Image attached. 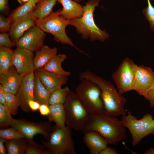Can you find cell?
I'll use <instances>...</instances> for the list:
<instances>
[{
  "label": "cell",
  "mask_w": 154,
  "mask_h": 154,
  "mask_svg": "<svg viewBox=\"0 0 154 154\" xmlns=\"http://www.w3.org/2000/svg\"><path fill=\"white\" fill-rule=\"evenodd\" d=\"M57 2V0H41L32 12L37 19L44 18L53 12V8Z\"/></svg>",
  "instance_id": "d4e9b609"
},
{
  "label": "cell",
  "mask_w": 154,
  "mask_h": 154,
  "mask_svg": "<svg viewBox=\"0 0 154 154\" xmlns=\"http://www.w3.org/2000/svg\"><path fill=\"white\" fill-rule=\"evenodd\" d=\"M145 154H154V148H150L148 149L144 153Z\"/></svg>",
  "instance_id": "7bdbcfd3"
},
{
  "label": "cell",
  "mask_w": 154,
  "mask_h": 154,
  "mask_svg": "<svg viewBox=\"0 0 154 154\" xmlns=\"http://www.w3.org/2000/svg\"><path fill=\"white\" fill-rule=\"evenodd\" d=\"M148 5L143 11V15L149 21L150 29L152 31L154 29V7L151 4L150 0H147Z\"/></svg>",
  "instance_id": "d6a6232c"
},
{
  "label": "cell",
  "mask_w": 154,
  "mask_h": 154,
  "mask_svg": "<svg viewBox=\"0 0 154 154\" xmlns=\"http://www.w3.org/2000/svg\"><path fill=\"white\" fill-rule=\"evenodd\" d=\"M66 125L78 131L83 132L90 114L76 92L70 91L64 104Z\"/></svg>",
  "instance_id": "5b68a950"
},
{
  "label": "cell",
  "mask_w": 154,
  "mask_h": 154,
  "mask_svg": "<svg viewBox=\"0 0 154 154\" xmlns=\"http://www.w3.org/2000/svg\"><path fill=\"white\" fill-rule=\"evenodd\" d=\"M145 98L149 101L151 108L154 107V83L147 92Z\"/></svg>",
  "instance_id": "8d00e7d4"
},
{
  "label": "cell",
  "mask_w": 154,
  "mask_h": 154,
  "mask_svg": "<svg viewBox=\"0 0 154 154\" xmlns=\"http://www.w3.org/2000/svg\"><path fill=\"white\" fill-rule=\"evenodd\" d=\"M60 9L52 12L44 18L37 19L36 25L45 32L53 35L54 39L57 42L69 44L84 53L74 44L67 35L65 29L66 26L69 25V19L60 15Z\"/></svg>",
  "instance_id": "52a82bcc"
},
{
  "label": "cell",
  "mask_w": 154,
  "mask_h": 154,
  "mask_svg": "<svg viewBox=\"0 0 154 154\" xmlns=\"http://www.w3.org/2000/svg\"><path fill=\"white\" fill-rule=\"evenodd\" d=\"M34 83L35 72H33L24 76L15 94L19 107L24 112H29L31 110L27 102L30 100H35Z\"/></svg>",
  "instance_id": "7c38bea8"
},
{
  "label": "cell",
  "mask_w": 154,
  "mask_h": 154,
  "mask_svg": "<svg viewBox=\"0 0 154 154\" xmlns=\"http://www.w3.org/2000/svg\"><path fill=\"white\" fill-rule=\"evenodd\" d=\"M121 120L131 134L133 147L147 135L151 134L154 135V119L150 114H145L142 118L138 119L129 111L127 115L122 116Z\"/></svg>",
  "instance_id": "ba28073f"
},
{
  "label": "cell",
  "mask_w": 154,
  "mask_h": 154,
  "mask_svg": "<svg viewBox=\"0 0 154 154\" xmlns=\"http://www.w3.org/2000/svg\"><path fill=\"white\" fill-rule=\"evenodd\" d=\"M27 103L29 107L33 111H36L38 110L40 106V104L35 100H30Z\"/></svg>",
  "instance_id": "f35d334b"
},
{
  "label": "cell",
  "mask_w": 154,
  "mask_h": 154,
  "mask_svg": "<svg viewBox=\"0 0 154 154\" xmlns=\"http://www.w3.org/2000/svg\"><path fill=\"white\" fill-rule=\"evenodd\" d=\"M12 24L8 21L5 15L1 14L0 15V32L5 33L10 31Z\"/></svg>",
  "instance_id": "e575fe53"
},
{
  "label": "cell",
  "mask_w": 154,
  "mask_h": 154,
  "mask_svg": "<svg viewBox=\"0 0 154 154\" xmlns=\"http://www.w3.org/2000/svg\"><path fill=\"white\" fill-rule=\"evenodd\" d=\"M35 83L34 95L35 100L40 105L46 104L49 106L48 100L51 92L48 91L35 72Z\"/></svg>",
  "instance_id": "cb8c5ba5"
},
{
  "label": "cell",
  "mask_w": 154,
  "mask_h": 154,
  "mask_svg": "<svg viewBox=\"0 0 154 154\" xmlns=\"http://www.w3.org/2000/svg\"><path fill=\"white\" fill-rule=\"evenodd\" d=\"M99 2V0H89L83 6L84 12L82 17L69 19V25L74 27L83 39L104 42L109 37V34L100 29L94 21V12Z\"/></svg>",
  "instance_id": "3957f363"
},
{
  "label": "cell",
  "mask_w": 154,
  "mask_h": 154,
  "mask_svg": "<svg viewBox=\"0 0 154 154\" xmlns=\"http://www.w3.org/2000/svg\"><path fill=\"white\" fill-rule=\"evenodd\" d=\"M27 141L26 138L7 141L5 145L8 154H25Z\"/></svg>",
  "instance_id": "484cf974"
},
{
  "label": "cell",
  "mask_w": 154,
  "mask_h": 154,
  "mask_svg": "<svg viewBox=\"0 0 154 154\" xmlns=\"http://www.w3.org/2000/svg\"><path fill=\"white\" fill-rule=\"evenodd\" d=\"M136 65L132 60L126 57L113 73L112 78L121 94L133 90Z\"/></svg>",
  "instance_id": "9c48e42d"
},
{
  "label": "cell",
  "mask_w": 154,
  "mask_h": 154,
  "mask_svg": "<svg viewBox=\"0 0 154 154\" xmlns=\"http://www.w3.org/2000/svg\"><path fill=\"white\" fill-rule=\"evenodd\" d=\"M29 0H17L18 2L20 5H23L28 2Z\"/></svg>",
  "instance_id": "ee69618b"
},
{
  "label": "cell",
  "mask_w": 154,
  "mask_h": 154,
  "mask_svg": "<svg viewBox=\"0 0 154 154\" xmlns=\"http://www.w3.org/2000/svg\"><path fill=\"white\" fill-rule=\"evenodd\" d=\"M67 57L64 54L56 55L50 59L44 65L43 68L54 74L62 76H68L71 73L65 71L62 66V64Z\"/></svg>",
  "instance_id": "44dd1931"
},
{
  "label": "cell",
  "mask_w": 154,
  "mask_h": 154,
  "mask_svg": "<svg viewBox=\"0 0 154 154\" xmlns=\"http://www.w3.org/2000/svg\"><path fill=\"white\" fill-rule=\"evenodd\" d=\"M27 143L25 154H51L50 151L44 149V147L33 140L27 139Z\"/></svg>",
  "instance_id": "f1b7e54d"
},
{
  "label": "cell",
  "mask_w": 154,
  "mask_h": 154,
  "mask_svg": "<svg viewBox=\"0 0 154 154\" xmlns=\"http://www.w3.org/2000/svg\"><path fill=\"white\" fill-rule=\"evenodd\" d=\"M41 0H30L27 3L20 5L13 10L7 18L12 24L17 19L32 12L37 5Z\"/></svg>",
  "instance_id": "603a6c76"
},
{
  "label": "cell",
  "mask_w": 154,
  "mask_h": 154,
  "mask_svg": "<svg viewBox=\"0 0 154 154\" xmlns=\"http://www.w3.org/2000/svg\"><path fill=\"white\" fill-rule=\"evenodd\" d=\"M79 79L91 80L99 87L104 106V114L116 117L126 115L125 106L127 100L110 81L88 71L80 73Z\"/></svg>",
  "instance_id": "6da1fadb"
},
{
  "label": "cell",
  "mask_w": 154,
  "mask_h": 154,
  "mask_svg": "<svg viewBox=\"0 0 154 154\" xmlns=\"http://www.w3.org/2000/svg\"><path fill=\"white\" fill-rule=\"evenodd\" d=\"M83 133L84 142L91 154H99L107 146V141L98 132L90 131Z\"/></svg>",
  "instance_id": "ac0fdd59"
},
{
  "label": "cell",
  "mask_w": 154,
  "mask_h": 154,
  "mask_svg": "<svg viewBox=\"0 0 154 154\" xmlns=\"http://www.w3.org/2000/svg\"><path fill=\"white\" fill-rule=\"evenodd\" d=\"M8 0H0V12L1 14L7 15L9 13Z\"/></svg>",
  "instance_id": "d590c367"
},
{
  "label": "cell",
  "mask_w": 154,
  "mask_h": 154,
  "mask_svg": "<svg viewBox=\"0 0 154 154\" xmlns=\"http://www.w3.org/2000/svg\"><path fill=\"white\" fill-rule=\"evenodd\" d=\"M72 0L78 3H80V2L82 1V0Z\"/></svg>",
  "instance_id": "f6af8a7d"
},
{
  "label": "cell",
  "mask_w": 154,
  "mask_h": 154,
  "mask_svg": "<svg viewBox=\"0 0 154 154\" xmlns=\"http://www.w3.org/2000/svg\"><path fill=\"white\" fill-rule=\"evenodd\" d=\"M57 52L56 47L51 48L47 45H44L35 52L34 58L35 70L43 68L50 59L57 55Z\"/></svg>",
  "instance_id": "ffe728a7"
},
{
  "label": "cell",
  "mask_w": 154,
  "mask_h": 154,
  "mask_svg": "<svg viewBox=\"0 0 154 154\" xmlns=\"http://www.w3.org/2000/svg\"><path fill=\"white\" fill-rule=\"evenodd\" d=\"M76 89V93L90 115L104 113V109L98 86L91 80L84 79Z\"/></svg>",
  "instance_id": "8992f818"
},
{
  "label": "cell",
  "mask_w": 154,
  "mask_h": 154,
  "mask_svg": "<svg viewBox=\"0 0 154 154\" xmlns=\"http://www.w3.org/2000/svg\"><path fill=\"white\" fill-rule=\"evenodd\" d=\"M71 129L66 125L60 127L55 125L46 141L42 140L43 145L51 154H76Z\"/></svg>",
  "instance_id": "277c9868"
},
{
  "label": "cell",
  "mask_w": 154,
  "mask_h": 154,
  "mask_svg": "<svg viewBox=\"0 0 154 154\" xmlns=\"http://www.w3.org/2000/svg\"><path fill=\"white\" fill-rule=\"evenodd\" d=\"M37 19L32 12L15 20L9 32L12 40L17 43L24 33L36 25Z\"/></svg>",
  "instance_id": "9a60e30c"
},
{
  "label": "cell",
  "mask_w": 154,
  "mask_h": 154,
  "mask_svg": "<svg viewBox=\"0 0 154 154\" xmlns=\"http://www.w3.org/2000/svg\"><path fill=\"white\" fill-rule=\"evenodd\" d=\"M154 83V72L150 67L136 65L133 90L145 98Z\"/></svg>",
  "instance_id": "8fae6325"
},
{
  "label": "cell",
  "mask_w": 154,
  "mask_h": 154,
  "mask_svg": "<svg viewBox=\"0 0 154 154\" xmlns=\"http://www.w3.org/2000/svg\"><path fill=\"white\" fill-rule=\"evenodd\" d=\"M13 56L11 49L0 46V74L6 72L13 65Z\"/></svg>",
  "instance_id": "4316f807"
},
{
  "label": "cell",
  "mask_w": 154,
  "mask_h": 154,
  "mask_svg": "<svg viewBox=\"0 0 154 154\" xmlns=\"http://www.w3.org/2000/svg\"><path fill=\"white\" fill-rule=\"evenodd\" d=\"M63 7L60 9V15L67 19L80 18L84 11L83 6L72 0H57Z\"/></svg>",
  "instance_id": "d6986e66"
},
{
  "label": "cell",
  "mask_w": 154,
  "mask_h": 154,
  "mask_svg": "<svg viewBox=\"0 0 154 154\" xmlns=\"http://www.w3.org/2000/svg\"><path fill=\"white\" fill-rule=\"evenodd\" d=\"M50 113L47 116L48 120L55 123L60 127L66 126V115L63 104H55L49 106Z\"/></svg>",
  "instance_id": "7402d4cb"
},
{
  "label": "cell",
  "mask_w": 154,
  "mask_h": 154,
  "mask_svg": "<svg viewBox=\"0 0 154 154\" xmlns=\"http://www.w3.org/2000/svg\"><path fill=\"white\" fill-rule=\"evenodd\" d=\"M0 103L6 107V99L3 90L0 84Z\"/></svg>",
  "instance_id": "60d3db41"
},
{
  "label": "cell",
  "mask_w": 154,
  "mask_h": 154,
  "mask_svg": "<svg viewBox=\"0 0 154 154\" xmlns=\"http://www.w3.org/2000/svg\"><path fill=\"white\" fill-rule=\"evenodd\" d=\"M7 107L0 103V126L3 127L10 125L13 118Z\"/></svg>",
  "instance_id": "1f68e13d"
},
{
  "label": "cell",
  "mask_w": 154,
  "mask_h": 154,
  "mask_svg": "<svg viewBox=\"0 0 154 154\" xmlns=\"http://www.w3.org/2000/svg\"><path fill=\"white\" fill-rule=\"evenodd\" d=\"M9 33H1L0 34V46L11 49L16 46V43L11 40Z\"/></svg>",
  "instance_id": "836d02e7"
},
{
  "label": "cell",
  "mask_w": 154,
  "mask_h": 154,
  "mask_svg": "<svg viewBox=\"0 0 154 154\" xmlns=\"http://www.w3.org/2000/svg\"><path fill=\"white\" fill-rule=\"evenodd\" d=\"M6 141V140L0 138V154L7 153L6 149L4 145V143Z\"/></svg>",
  "instance_id": "b9f144b4"
},
{
  "label": "cell",
  "mask_w": 154,
  "mask_h": 154,
  "mask_svg": "<svg viewBox=\"0 0 154 154\" xmlns=\"http://www.w3.org/2000/svg\"><path fill=\"white\" fill-rule=\"evenodd\" d=\"M38 110L40 114L42 116H47L50 113L49 106L46 104L40 105Z\"/></svg>",
  "instance_id": "74e56055"
},
{
  "label": "cell",
  "mask_w": 154,
  "mask_h": 154,
  "mask_svg": "<svg viewBox=\"0 0 154 154\" xmlns=\"http://www.w3.org/2000/svg\"><path fill=\"white\" fill-rule=\"evenodd\" d=\"M117 153L116 150L111 147L107 146L102 150L99 154H117Z\"/></svg>",
  "instance_id": "ab89813d"
},
{
  "label": "cell",
  "mask_w": 154,
  "mask_h": 154,
  "mask_svg": "<svg viewBox=\"0 0 154 154\" xmlns=\"http://www.w3.org/2000/svg\"><path fill=\"white\" fill-rule=\"evenodd\" d=\"M70 91L69 88L66 86L63 88L61 87L57 88L52 92L48 100L49 106L55 104H64Z\"/></svg>",
  "instance_id": "83f0119b"
},
{
  "label": "cell",
  "mask_w": 154,
  "mask_h": 154,
  "mask_svg": "<svg viewBox=\"0 0 154 154\" xmlns=\"http://www.w3.org/2000/svg\"><path fill=\"white\" fill-rule=\"evenodd\" d=\"M90 131L98 132L111 145L117 144L127 136L121 120L104 113L90 115L82 132Z\"/></svg>",
  "instance_id": "7a4b0ae2"
},
{
  "label": "cell",
  "mask_w": 154,
  "mask_h": 154,
  "mask_svg": "<svg viewBox=\"0 0 154 154\" xmlns=\"http://www.w3.org/2000/svg\"><path fill=\"white\" fill-rule=\"evenodd\" d=\"M34 72L41 81L50 92L61 87L68 82L67 76L58 75L44 70L43 68L35 70Z\"/></svg>",
  "instance_id": "e0dca14e"
},
{
  "label": "cell",
  "mask_w": 154,
  "mask_h": 154,
  "mask_svg": "<svg viewBox=\"0 0 154 154\" xmlns=\"http://www.w3.org/2000/svg\"><path fill=\"white\" fill-rule=\"evenodd\" d=\"M13 65L18 72L24 76L33 72L35 69L34 52L29 49L17 47L13 50Z\"/></svg>",
  "instance_id": "5bb4252c"
},
{
  "label": "cell",
  "mask_w": 154,
  "mask_h": 154,
  "mask_svg": "<svg viewBox=\"0 0 154 154\" xmlns=\"http://www.w3.org/2000/svg\"><path fill=\"white\" fill-rule=\"evenodd\" d=\"M51 122L48 120L43 122H35L13 118L10 125L17 129L26 139L33 140L34 136L38 134L42 135L47 139L52 130Z\"/></svg>",
  "instance_id": "30bf717a"
},
{
  "label": "cell",
  "mask_w": 154,
  "mask_h": 154,
  "mask_svg": "<svg viewBox=\"0 0 154 154\" xmlns=\"http://www.w3.org/2000/svg\"><path fill=\"white\" fill-rule=\"evenodd\" d=\"M46 36L45 32L36 25L24 33L16 43V46L36 52L44 45Z\"/></svg>",
  "instance_id": "4fadbf2b"
},
{
  "label": "cell",
  "mask_w": 154,
  "mask_h": 154,
  "mask_svg": "<svg viewBox=\"0 0 154 154\" xmlns=\"http://www.w3.org/2000/svg\"><path fill=\"white\" fill-rule=\"evenodd\" d=\"M6 99V107L10 114L15 115L17 113L19 104L15 95L4 91Z\"/></svg>",
  "instance_id": "f546056e"
},
{
  "label": "cell",
  "mask_w": 154,
  "mask_h": 154,
  "mask_svg": "<svg viewBox=\"0 0 154 154\" xmlns=\"http://www.w3.org/2000/svg\"><path fill=\"white\" fill-rule=\"evenodd\" d=\"M23 77L13 65L6 72L0 74V84L5 91L15 95Z\"/></svg>",
  "instance_id": "2e32d148"
},
{
  "label": "cell",
  "mask_w": 154,
  "mask_h": 154,
  "mask_svg": "<svg viewBox=\"0 0 154 154\" xmlns=\"http://www.w3.org/2000/svg\"><path fill=\"white\" fill-rule=\"evenodd\" d=\"M0 138L7 141L13 139L25 138V137L16 128L12 127L9 128L0 130Z\"/></svg>",
  "instance_id": "4dcf8cb0"
}]
</instances>
